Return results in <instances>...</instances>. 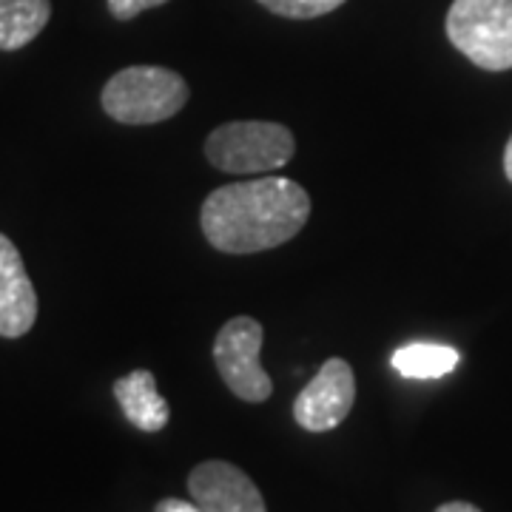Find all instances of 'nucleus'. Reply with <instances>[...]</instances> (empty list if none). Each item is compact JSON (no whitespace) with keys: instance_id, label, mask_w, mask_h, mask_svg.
Listing matches in <instances>:
<instances>
[{"instance_id":"1","label":"nucleus","mask_w":512,"mask_h":512,"mask_svg":"<svg viewBox=\"0 0 512 512\" xmlns=\"http://www.w3.org/2000/svg\"><path fill=\"white\" fill-rule=\"evenodd\" d=\"M311 217L308 191L285 177H259L222 185L200 208L208 245L222 254L245 256L291 242Z\"/></svg>"},{"instance_id":"2","label":"nucleus","mask_w":512,"mask_h":512,"mask_svg":"<svg viewBox=\"0 0 512 512\" xmlns=\"http://www.w3.org/2000/svg\"><path fill=\"white\" fill-rule=\"evenodd\" d=\"M100 103L114 123L157 126L185 109L188 83L165 66H128L106 80Z\"/></svg>"},{"instance_id":"3","label":"nucleus","mask_w":512,"mask_h":512,"mask_svg":"<svg viewBox=\"0 0 512 512\" xmlns=\"http://www.w3.org/2000/svg\"><path fill=\"white\" fill-rule=\"evenodd\" d=\"M296 154L293 131L271 120H237L217 126L205 140V157L225 174H268L285 168Z\"/></svg>"},{"instance_id":"4","label":"nucleus","mask_w":512,"mask_h":512,"mask_svg":"<svg viewBox=\"0 0 512 512\" xmlns=\"http://www.w3.org/2000/svg\"><path fill=\"white\" fill-rule=\"evenodd\" d=\"M444 32L456 52L478 69H512V0H453Z\"/></svg>"},{"instance_id":"5","label":"nucleus","mask_w":512,"mask_h":512,"mask_svg":"<svg viewBox=\"0 0 512 512\" xmlns=\"http://www.w3.org/2000/svg\"><path fill=\"white\" fill-rule=\"evenodd\" d=\"M265 330L254 316H234L228 319L214 339V365L225 387L248 404L271 399L274 382L259 365Z\"/></svg>"},{"instance_id":"6","label":"nucleus","mask_w":512,"mask_h":512,"mask_svg":"<svg viewBox=\"0 0 512 512\" xmlns=\"http://www.w3.org/2000/svg\"><path fill=\"white\" fill-rule=\"evenodd\" d=\"M356 402V376L353 367L333 356L316 370L308 387L293 402V419L308 433H328L348 419Z\"/></svg>"},{"instance_id":"7","label":"nucleus","mask_w":512,"mask_h":512,"mask_svg":"<svg viewBox=\"0 0 512 512\" xmlns=\"http://www.w3.org/2000/svg\"><path fill=\"white\" fill-rule=\"evenodd\" d=\"M188 493L202 512H268L248 473L231 461H202L188 476Z\"/></svg>"},{"instance_id":"8","label":"nucleus","mask_w":512,"mask_h":512,"mask_svg":"<svg viewBox=\"0 0 512 512\" xmlns=\"http://www.w3.org/2000/svg\"><path fill=\"white\" fill-rule=\"evenodd\" d=\"M37 322V291L15 242L0 234V336L20 339Z\"/></svg>"},{"instance_id":"9","label":"nucleus","mask_w":512,"mask_h":512,"mask_svg":"<svg viewBox=\"0 0 512 512\" xmlns=\"http://www.w3.org/2000/svg\"><path fill=\"white\" fill-rule=\"evenodd\" d=\"M111 393L120 404L123 416L143 433H160L171 419L168 402L160 396L151 370H131L126 376H120L111 387Z\"/></svg>"},{"instance_id":"10","label":"nucleus","mask_w":512,"mask_h":512,"mask_svg":"<svg viewBox=\"0 0 512 512\" xmlns=\"http://www.w3.org/2000/svg\"><path fill=\"white\" fill-rule=\"evenodd\" d=\"M52 18V0H0V52L29 46Z\"/></svg>"},{"instance_id":"11","label":"nucleus","mask_w":512,"mask_h":512,"mask_svg":"<svg viewBox=\"0 0 512 512\" xmlns=\"http://www.w3.org/2000/svg\"><path fill=\"white\" fill-rule=\"evenodd\" d=\"M390 365L404 379H441L456 370L458 350L436 342H413L396 350L390 356Z\"/></svg>"},{"instance_id":"12","label":"nucleus","mask_w":512,"mask_h":512,"mask_svg":"<svg viewBox=\"0 0 512 512\" xmlns=\"http://www.w3.org/2000/svg\"><path fill=\"white\" fill-rule=\"evenodd\" d=\"M256 3L279 15V18L311 20L336 12L345 0H256Z\"/></svg>"},{"instance_id":"13","label":"nucleus","mask_w":512,"mask_h":512,"mask_svg":"<svg viewBox=\"0 0 512 512\" xmlns=\"http://www.w3.org/2000/svg\"><path fill=\"white\" fill-rule=\"evenodd\" d=\"M168 0H109V12L114 20H134L143 15L146 9L165 6Z\"/></svg>"},{"instance_id":"14","label":"nucleus","mask_w":512,"mask_h":512,"mask_svg":"<svg viewBox=\"0 0 512 512\" xmlns=\"http://www.w3.org/2000/svg\"><path fill=\"white\" fill-rule=\"evenodd\" d=\"M154 512H202L194 501H183V498H163Z\"/></svg>"},{"instance_id":"15","label":"nucleus","mask_w":512,"mask_h":512,"mask_svg":"<svg viewBox=\"0 0 512 512\" xmlns=\"http://www.w3.org/2000/svg\"><path fill=\"white\" fill-rule=\"evenodd\" d=\"M436 512H481L476 504H467V501H447V504H441Z\"/></svg>"},{"instance_id":"16","label":"nucleus","mask_w":512,"mask_h":512,"mask_svg":"<svg viewBox=\"0 0 512 512\" xmlns=\"http://www.w3.org/2000/svg\"><path fill=\"white\" fill-rule=\"evenodd\" d=\"M504 174H507V180L512 183V137L507 140V148H504Z\"/></svg>"}]
</instances>
